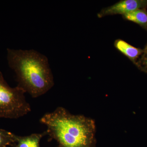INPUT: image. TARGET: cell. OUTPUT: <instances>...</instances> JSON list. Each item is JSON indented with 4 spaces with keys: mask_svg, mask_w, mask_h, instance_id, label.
<instances>
[{
    "mask_svg": "<svg viewBox=\"0 0 147 147\" xmlns=\"http://www.w3.org/2000/svg\"><path fill=\"white\" fill-rule=\"evenodd\" d=\"M39 121L47 127V135L57 142V147H94L95 123L91 119L58 107L45 113Z\"/></svg>",
    "mask_w": 147,
    "mask_h": 147,
    "instance_id": "obj_2",
    "label": "cell"
},
{
    "mask_svg": "<svg viewBox=\"0 0 147 147\" xmlns=\"http://www.w3.org/2000/svg\"><path fill=\"white\" fill-rule=\"evenodd\" d=\"M47 135L46 131L41 133H33L26 136H16V142L13 147H40V142Z\"/></svg>",
    "mask_w": 147,
    "mask_h": 147,
    "instance_id": "obj_5",
    "label": "cell"
},
{
    "mask_svg": "<svg viewBox=\"0 0 147 147\" xmlns=\"http://www.w3.org/2000/svg\"><path fill=\"white\" fill-rule=\"evenodd\" d=\"M146 51H147V45L146 47Z\"/></svg>",
    "mask_w": 147,
    "mask_h": 147,
    "instance_id": "obj_10",
    "label": "cell"
},
{
    "mask_svg": "<svg viewBox=\"0 0 147 147\" xmlns=\"http://www.w3.org/2000/svg\"><path fill=\"white\" fill-rule=\"evenodd\" d=\"M147 5V1L144 0H123L114 5L102 9L98 14L99 18L108 15L122 14L123 15Z\"/></svg>",
    "mask_w": 147,
    "mask_h": 147,
    "instance_id": "obj_4",
    "label": "cell"
},
{
    "mask_svg": "<svg viewBox=\"0 0 147 147\" xmlns=\"http://www.w3.org/2000/svg\"><path fill=\"white\" fill-rule=\"evenodd\" d=\"M144 65L146 66V68H147V56L146 57L144 60Z\"/></svg>",
    "mask_w": 147,
    "mask_h": 147,
    "instance_id": "obj_9",
    "label": "cell"
},
{
    "mask_svg": "<svg viewBox=\"0 0 147 147\" xmlns=\"http://www.w3.org/2000/svg\"><path fill=\"white\" fill-rule=\"evenodd\" d=\"M24 90L16 86L10 87L0 71V118L17 119L31 111Z\"/></svg>",
    "mask_w": 147,
    "mask_h": 147,
    "instance_id": "obj_3",
    "label": "cell"
},
{
    "mask_svg": "<svg viewBox=\"0 0 147 147\" xmlns=\"http://www.w3.org/2000/svg\"><path fill=\"white\" fill-rule=\"evenodd\" d=\"M16 136L12 132L0 128V147L12 146L16 142Z\"/></svg>",
    "mask_w": 147,
    "mask_h": 147,
    "instance_id": "obj_8",
    "label": "cell"
},
{
    "mask_svg": "<svg viewBox=\"0 0 147 147\" xmlns=\"http://www.w3.org/2000/svg\"><path fill=\"white\" fill-rule=\"evenodd\" d=\"M115 46L120 52L133 62L142 54L140 49L133 47L124 40L118 39L115 42Z\"/></svg>",
    "mask_w": 147,
    "mask_h": 147,
    "instance_id": "obj_6",
    "label": "cell"
},
{
    "mask_svg": "<svg viewBox=\"0 0 147 147\" xmlns=\"http://www.w3.org/2000/svg\"><path fill=\"white\" fill-rule=\"evenodd\" d=\"M9 66L15 74L17 86L32 98L45 94L55 85L48 58L36 50L7 48Z\"/></svg>",
    "mask_w": 147,
    "mask_h": 147,
    "instance_id": "obj_1",
    "label": "cell"
},
{
    "mask_svg": "<svg viewBox=\"0 0 147 147\" xmlns=\"http://www.w3.org/2000/svg\"><path fill=\"white\" fill-rule=\"evenodd\" d=\"M124 18L128 21L145 26L147 25V12L142 9H138L123 15Z\"/></svg>",
    "mask_w": 147,
    "mask_h": 147,
    "instance_id": "obj_7",
    "label": "cell"
}]
</instances>
